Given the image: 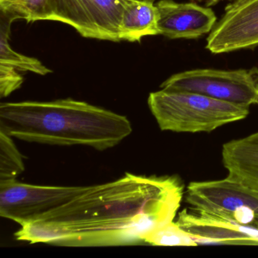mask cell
Returning a JSON list of instances; mask_svg holds the SVG:
<instances>
[{
	"instance_id": "obj_1",
	"label": "cell",
	"mask_w": 258,
	"mask_h": 258,
	"mask_svg": "<svg viewBox=\"0 0 258 258\" xmlns=\"http://www.w3.org/2000/svg\"><path fill=\"white\" fill-rule=\"evenodd\" d=\"M184 196L176 176L126 173L88 185L68 203L21 225L14 235L30 244L101 247L140 244L174 220Z\"/></svg>"
},
{
	"instance_id": "obj_2",
	"label": "cell",
	"mask_w": 258,
	"mask_h": 258,
	"mask_svg": "<svg viewBox=\"0 0 258 258\" xmlns=\"http://www.w3.org/2000/svg\"><path fill=\"white\" fill-rule=\"evenodd\" d=\"M0 129L29 143L99 151L114 147L133 131L126 116L71 98L2 102Z\"/></svg>"
},
{
	"instance_id": "obj_3",
	"label": "cell",
	"mask_w": 258,
	"mask_h": 258,
	"mask_svg": "<svg viewBox=\"0 0 258 258\" xmlns=\"http://www.w3.org/2000/svg\"><path fill=\"white\" fill-rule=\"evenodd\" d=\"M148 105L160 129L176 133H211L244 120L249 107L199 93L161 89L149 94Z\"/></svg>"
},
{
	"instance_id": "obj_4",
	"label": "cell",
	"mask_w": 258,
	"mask_h": 258,
	"mask_svg": "<svg viewBox=\"0 0 258 258\" xmlns=\"http://www.w3.org/2000/svg\"><path fill=\"white\" fill-rule=\"evenodd\" d=\"M185 202L197 212L258 232V191L233 176L190 182Z\"/></svg>"
},
{
	"instance_id": "obj_5",
	"label": "cell",
	"mask_w": 258,
	"mask_h": 258,
	"mask_svg": "<svg viewBox=\"0 0 258 258\" xmlns=\"http://www.w3.org/2000/svg\"><path fill=\"white\" fill-rule=\"evenodd\" d=\"M161 88L199 93L250 108L258 105V68L234 71L211 69L187 71L166 80Z\"/></svg>"
},
{
	"instance_id": "obj_6",
	"label": "cell",
	"mask_w": 258,
	"mask_h": 258,
	"mask_svg": "<svg viewBox=\"0 0 258 258\" xmlns=\"http://www.w3.org/2000/svg\"><path fill=\"white\" fill-rule=\"evenodd\" d=\"M88 185L62 186L0 181V216L23 224L75 199Z\"/></svg>"
},
{
	"instance_id": "obj_7",
	"label": "cell",
	"mask_w": 258,
	"mask_h": 258,
	"mask_svg": "<svg viewBox=\"0 0 258 258\" xmlns=\"http://www.w3.org/2000/svg\"><path fill=\"white\" fill-rule=\"evenodd\" d=\"M128 0H52V19L85 38L120 42L122 15Z\"/></svg>"
},
{
	"instance_id": "obj_8",
	"label": "cell",
	"mask_w": 258,
	"mask_h": 258,
	"mask_svg": "<svg viewBox=\"0 0 258 258\" xmlns=\"http://www.w3.org/2000/svg\"><path fill=\"white\" fill-rule=\"evenodd\" d=\"M258 46V0H234L210 33L206 49L221 54Z\"/></svg>"
},
{
	"instance_id": "obj_9",
	"label": "cell",
	"mask_w": 258,
	"mask_h": 258,
	"mask_svg": "<svg viewBox=\"0 0 258 258\" xmlns=\"http://www.w3.org/2000/svg\"><path fill=\"white\" fill-rule=\"evenodd\" d=\"M156 7L159 34L172 40L199 38L211 33L217 23V16L210 7L196 3L161 0Z\"/></svg>"
},
{
	"instance_id": "obj_10",
	"label": "cell",
	"mask_w": 258,
	"mask_h": 258,
	"mask_svg": "<svg viewBox=\"0 0 258 258\" xmlns=\"http://www.w3.org/2000/svg\"><path fill=\"white\" fill-rule=\"evenodd\" d=\"M176 224L200 244L258 245L257 231L250 230L228 220L197 212L190 208L178 214Z\"/></svg>"
},
{
	"instance_id": "obj_11",
	"label": "cell",
	"mask_w": 258,
	"mask_h": 258,
	"mask_svg": "<svg viewBox=\"0 0 258 258\" xmlns=\"http://www.w3.org/2000/svg\"><path fill=\"white\" fill-rule=\"evenodd\" d=\"M158 8L149 0H128L122 15L120 39L139 42L144 37L159 34Z\"/></svg>"
},
{
	"instance_id": "obj_12",
	"label": "cell",
	"mask_w": 258,
	"mask_h": 258,
	"mask_svg": "<svg viewBox=\"0 0 258 258\" xmlns=\"http://www.w3.org/2000/svg\"><path fill=\"white\" fill-rule=\"evenodd\" d=\"M0 16V64L11 66L19 72H30L42 76L52 73L37 58L26 56L12 49L10 44L11 27L17 19L2 12Z\"/></svg>"
},
{
	"instance_id": "obj_13",
	"label": "cell",
	"mask_w": 258,
	"mask_h": 258,
	"mask_svg": "<svg viewBox=\"0 0 258 258\" xmlns=\"http://www.w3.org/2000/svg\"><path fill=\"white\" fill-rule=\"evenodd\" d=\"M0 12L28 23L52 21V0H0Z\"/></svg>"
},
{
	"instance_id": "obj_14",
	"label": "cell",
	"mask_w": 258,
	"mask_h": 258,
	"mask_svg": "<svg viewBox=\"0 0 258 258\" xmlns=\"http://www.w3.org/2000/svg\"><path fill=\"white\" fill-rule=\"evenodd\" d=\"M25 170L23 156L13 137L0 129V181L16 179Z\"/></svg>"
},
{
	"instance_id": "obj_15",
	"label": "cell",
	"mask_w": 258,
	"mask_h": 258,
	"mask_svg": "<svg viewBox=\"0 0 258 258\" xmlns=\"http://www.w3.org/2000/svg\"><path fill=\"white\" fill-rule=\"evenodd\" d=\"M143 241L155 246H197L196 241L173 220L145 236Z\"/></svg>"
},
{
	"instance_id": "obj_16",
	"label": "cell",
	"mask_w": 258,
	"mask_h": 258,
	"mask_svg": "<svg viewBox=\"0 0 258 258\" xmlns=\"http://www.w3.org/2000/svg\"><path fill=\"white\" fill-rule=\"evenodd\" d=\"M19 72L11 66L0 64V97L2 99L22 87L24 78Z\"/></svg>"
},
{
	"instance_id": "obj_17",
	"label": "cell",
	"mask_w": 258,
	"mask_h": 258,
	"mask_svg": "<svg viewBox=\"0 0 258 258\" xmlns=\"http://www.w3.org/2000/svg\"><path fill=\"white\" fill-rule=\"evenodd\" d=\"M154 2L155 0H149ZM191 2L196 3V4H205V7H209L211 6L215 5L217 3L220 2V1H223V0H191Z\"/></svg>"
}]
</instances>
